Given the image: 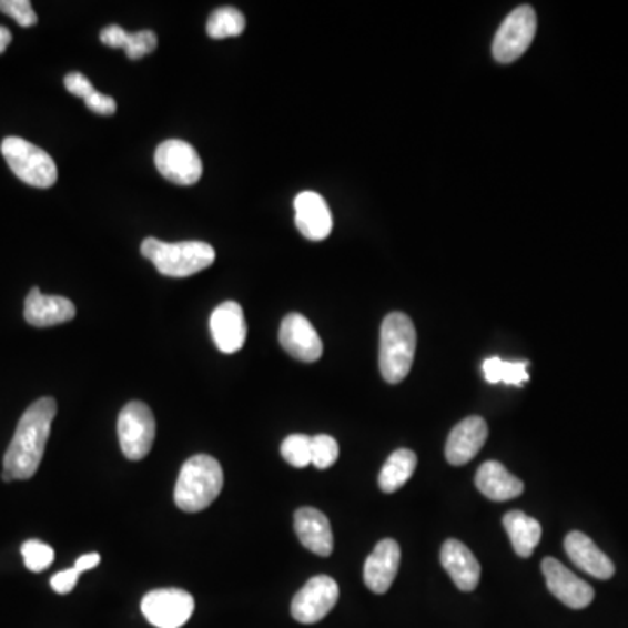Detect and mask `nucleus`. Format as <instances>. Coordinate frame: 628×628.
Segmentation results:
<instances>
[{
    "label": "nucleus",
    "instance_id": "f257e3e1",
    "mask_svg": "<svg viewBox=\"0 0 628 628\" xmlns=\"http://www.w3.org/2000/svg\"><path fill=\"white\" fill-rule=\"evenodd\" d=\"M57 416V402L50 396L33 402L18 423L17 433L4 456L2 480H29L36 475L50 440Z\"/></svg>",
    "mask_w": 628,
    "mask_h": 628
},
{
    "label": "nucleus",
    "instance_id": "f03ea898",
    "mask_svg": "<svg viewBox=\"0 0 628 628\" xmlns=\"http://www.w3.org/2000/svg\"><path fill=\"white\" fill-rule=\"evenodd\" d=\"M224 487V472L215 457L197 454L180 469L175 486V505L188 514L209 508Z\"/></svg>",
    "mask_w": 628,
    "mask_h": 628
},
{
    "label": "nucleus",
    "instance_id": "7ed1b4c3",
    "mask_svg": "<svg viewBox=\"0 0 628 628\" xmlns=\"http://www.w3.org/2000/svg\"><path fill=\"white\" fill-rule=\"evenodd\" d=\"M417 335L413 320L404 313H392L381 327L379 367L384 381L398 384L408 376L416 355Z\"/></svg>",
    "mask_w": 628,
    "mask_h": 628
},
{
    "label": "nucleus",
    "instance_id": "20e7f679",
    "mask_svg": "<svg viewBox=\"0 0 628 628\" xmlns=\"http://www.w3.org/2000/svg\"><path fill=\"white\" fill-rule=\"evenodd\" d=\"M142 255L164 276L188 277L206 270L215 262V250L203 241L164 243L148 237L142 243Z\"/></svg>",
    "mask_w": 628,
    "mask_h": 628
},
{
    "label": "nucleus",
    "instance_id": "39448f33",
    "mask_svg": "<svg viewBox=\"0 0 628 628\" xmlns=\"http://www.w3.org/2000/svg\"><path fill=\"white\" fill-rule=\"evenodd\" d=\"M0 151L8 166L21 182L38 189H50L51 185L57 184V164L44 149L20 136H8L0 145Z\"/></svg>",
    "mask_w": 628,
    "mask_h": 628
},
{
    "label": "nucleus",
    "instance_id": "423d86ee",
    "mask_svg": "<svg viewBox=\"0 0 628 628\" xmlns=\"http://www.w3.org/2000/svg\"><path fill=\"white\" fill-rule=\"evenodd\" d=\"M118 437L121 450L131 462H140L151 453L155 438V419L143 402H130L119 414Z\"/></svg>",
    "mask_w": 628,
    "mask_h": 628
},
{
    "label": "nucleus",
    "instance_id": "0eeeda50",
    "mask_svg": "<svg viewBox=\"0 0 628 628\" xmlns=\"http://www.w3.org/2000/svg\"><path fill=\"white\" fill-rule=\"evenodd\" d=\"M536 20L535 9L520 6L508 14L493 42V54L496 62L511 63L526 53L530 42L535 41Z\"/></svg>",
    "mask_w": 628,
    "mask_h": 628
},
{
    "label": "nucleus",
    "instance_id": "6e6552de",
    "mask_svg": "<svg viewBox=\"0 0 628 628\" xmlns=\"http://www.w3.org/2000/svg\"><path fill=\"white\" fill-rule=\"evenodd\" d=\"M196 608L194 597L180 588L149 591L142 600V612L158 628H180L188 624Z\"/></svg>",
    "mask_w": 628,
    "mask_h": 628
},
{
    "label": "nucleus",
    "instance_id": "1a4fd4ad",
    "mask_svg": "<svg viewBox=\"0 0 628 628\" xmlns=\"http://www.w3.org/2000/svg\"><path fill=\"white\" fill-rule=\"evenodd\" d=\"M155 168L164 179L176 185H194L203 175L200 154L184 140H166L154 155Z\"/></svg>",
    "mask_w": 628,
    "mask_h": 628
},
{
    "label": "nucleus",
    "instance_id": "9d476101",
    "mask_svg": "<svg viewBox=\"0 0 628 628\" xmlns=\"http://www.w3.org/2000/svg\"><path fill=\"white\" fill-rule=\"evenodd\" d=\"M340 600V585L331 576H314L292 600V616L298 624L313 625L323 620Z\"/></svg>",
    "mask_w": 628,
    "mask_h": 628
},
{
    "label": "nucleus",
    "instance_id": "9b49d317",
    "mask_svg": "<svg viewBox=\"0 0 628 628\" xmlns=\"http://www.w3.org/2000/svg\"><path fill=\"white\" fill-rule=\"evenodd\" d=\"M541 571L547 579V587L551 596L566 604L567 608L585 609L590 606L594 600V588L584 579L578 578L575 573L569 571L563 563L554 557H547L541 563Z\"/></svg>",
    "mask_w": 628,
    "mask_h": 628
},
{
    "label": "nucleus",
    "instance_id": "f8f14e48",
    "mask_svg": "<svg viewBox=\"0 0 628 628\" xmlns=\"http://www.w3.org/2000/svg\"><path fill=\"white\" fill-rule=\"evenodd\" d=\"M280 344L290 356L313 364L322 358L323 343L313 323L298 313L286 314L280 328Z\"/></svg>",
    "mask_w": 628,
    "mask_h": 628
},
{
    "label": "nucleus",
    "instance_id": "ddd939ff",
    "mask_svg": "<svg viewBox=\"0 0 628 628\" xmlns=\"http://www.w3.org/2000/svg\"><path fill=\"white\" fill-rule=\"evenodd\" d=\"M210 332L216 347L225 355H233L245 346V314L237 302L227 301L216 307L210 318Z\"/></svg>",
    "mask_w": 628,
    "mask_h": 628
},
{
    "label": "nucleus",
    "instance_id": "4468645a",
    "mask_svg": "<svg viewBox=\"0 0 628 628\" xmlns=\"http://www.w3.org/2000/svg\"><path fill=\"white\" fill-rule=\"evenodd\" d=\"M487 437H489V428H487L484 417H466L450 432L449 438H447V444H445L447 462L454 466H462L472 462L486 444Z\"/></svg>",
    "mask_w": 628,
    "mask_h": 628
},
{
    "label": "nucleus",
    "instance_id": "2eb2a0df",
    "mask_svg": "<svg viewBox=\"0 0 628 628\" xmlns=\"http://www.w3.org/2000/svg\"><path fill=\"white\" fill-rule=\"evenodd\" d=\"M294 206L295 225L302 236L311 241H323L331 236L332 225H334L331 209L318 192H301L295 197Z\"/></svg>",
    "mask_w": 628,
    "mask_h": 628
},
{
    "label": "nucleus",
    "instance_id": "dca6fc26",
    "mask_svg": "<svg viewBox=\"0 0 628 628\" xmlns=\"http://www.w3.org/2000/svg\"><path fill=\"white\" fill-rule=\"evenodd\" d=\"M401 545L395 539L377 543L364 567L365 585L374 594H386L389 590L401 567Z\"/></svg>",
    "mask_w": 628,
    "mask_h": 628
},
{
    "label": "nucleus",
    "instance_id": "f3484780",
    "mask_svg": "<svg viewBox=\"0 0 628 628\" xmlns=\"http://www.w3.org/2000/svg\"><path fill=\"white\" fill-rule=\"evenodd\" d=\"M75 306L69 298L60 295H44L41 290H30L26 301V320L32 327L45 328L72 322Z\"/></svg>",
    "mask_w": 628,
    "mask_h": 628
},
{
    "label": "nucleus",
    "instance_id": "a211bd4d",
    "mask_svg": "<svg viewBox=\"0 0 628 628\" xmlns=\"http://www.w3.org/2000/svg\"><path fill=\"white\" fill-rule=\"evenodd\" d=\"M442 566L459 590L472 591L480 581V564L465 543L447 539L440 551Z\"/></svg>",
    "mask_w": 628,
    "mask_h": 628
},
{
    "label": "nucleus",
    "instance_id": "6ab92c4d",
    "mask_svg": "<svg viewBox=\"0 0 628 628\" xmlns=\"http://www.w3.org/2000/svg\"><path fill=\"white\" fill-rule=\"evenodd\" d=\"M564 548H566L567 557L581 571L588 573L594 578L609 579L615 575L612 560L584 533H579V530L569 533L566 536V541H564Z\"/></svg>",
    "mask_w": 628,
    "mask_h": 628
},
{
    "label": "nucleus",
    "instance_id": "aec40b11",
    "mask_svg": "<svg viewBox=\"0 0 628 628\" xmlns=\"http://www.w3.org/2000/svg\"><path fill=\"white\" fill-rule=\"evenodd\" d=\"M295 533L307 550L328 557L334 550V535L327 515L314 508H298L294 517Z\"/></svg>",
    "mask_w": 628,
    "mask_h": 628
},
{
    "label": "nucleus",
    "instance_id": "412c9836",
    "mask_svg": "<svg viewBox=\"0 0 628 628\" xmlns=\"http://www.w3.org/2000/svg\"><path fill=\"white\" fill-rule=\"evenodd\" d=\"M478 490L493 502H508L524 493V484L498 462H487L475 477Z\"/></svg>",
    "mask_w": 628,
    "mask_h": 628
},
{
    "label": "nucleus",
    "instance_id": "4be33fe9",
    "mask_svg": "<svg viewBox=\"0 0 628 628\" xmlns=\"http://www.w3.org/2000/svg\"><path fill=\"white\" fill-rule=\"evenodd\" d=\"M503 526L510 536L511 547L518 557H530L541 539V526L536 518L520 510L508 511L503 517Z\"/></svg>",
    "mask_w": 628,
    "mask_h": 628
},
{
    "label": "nucleus",
    "instance_id": "5701e85b",
    "mask_svg": "<svg viewBox=\"0 0 628 628\" xmlns=\"http://www.w3.org/2000/svg\"><path fill=\"white\" fill-rule=\"evenodd\" d=\"M417 466V456L413 450L398 449L384 463L379 475V487L384 493H395L413 477Z\"/></svg>",
    "mask_w": 628,
    "mask_h": 628
},
{
    "label": "nucleus",
    "instance_id": "b1692460",
    "mask_svg": "<svg viewBox=\"0 0 628 628\" xmlns=\"http://www.w3.org/2000/svg\"><path fill=\"white\" fill-rule=\"evenodd\" d=\"M529 362H506V359L493 356L487 358L482 365L484 368V377L490 384H510V386H523L529 381Z\"/></svg>",
    "mask_w": 628,
    "mask_h": 628
},
{
    "label": "nucleus",
    "instance_id": "393cba45",
    "mask_svg": "<svg viewBox=\"0 0 628 628\" xmlns=\"http://www.w3.org/2000/svg\"><path fill=\"white\" fill-rule=\"evenodd\" d=\"M245 27V17L236 8L216 9L206 21V32L212 39L237 38Z\"/></svg>",
    "mask_w": 628,
    "mask_h": 628
},
{
    "label": "nucleus",
    "instance_id": "a878e982",
    "mask_svg": "<svg viewBox=\"0 0 628 628\" xmlns=\"http://www.w3.org/2000/svg\"><path fill=\"white\" fill-rule=\"evenodd\" d=\"M282 456L288 465L295 468H306L311 465V437L307 435H290L283 440Z\"/></svg>",
    "mask_w": 628,
    "mask_h": 628
},
{
    "label": "nucleus",
    "instance_id": "bb28decb",
    "mask_svg": "<svg viewBox=\"0 0 628 628\" xmlns=\"http://www.w3.org/2000/svg\"><path fill=\"white\" fill-rule=\"evenodd\" d=\"M21 555L26 560L27 569L32 573L45 571L54 560L53 548L39 541V539H29V541L23 543Z\"/></svg>",
    "mask_w": 628,
    "mask_h": 628
},
{
    "label": "nucleus",
    "instance_id": "cd10ccee",
    "mask_svg": "<svg viewBox=\"0 0 628 628\" xmlns=\"http://www.w3.org/2000/svg\"><path fill=\"white\" fill-rule=\"evenodd\" d=\"M340 457V444L331 435L311 437V465L318 469H327Z\"/></svg>",
    "mask_w": 628,
    "mask_h": 628
},
{
    "label": "nucleus",
    "instance_id": "c85d7f7f",
    "mask_svg": "<svg viewBox=\"0 0 628 628\" xmlns=\"http://www.w3.org/2000/svg\"><path fill=\"white\" fill-rule=\"evenodd\" d=\"M0 11L13 18L20 27H33L38 23V14L30 0H0Z\"/></svg>",
    "mask_w": 628,
    "mask_h": 628
},
{
    "label": "nucleus",
    "instance_id": "c756f323",
    "mask_svg": "<svg viewBox=\"0 0 628 628\" xmlns=\"http://www.w3.org/2000/svg\"><path fill=\"white\" fill-rule=\"evenodd\" d=\"M155 48H158L155 33L151 30H142V32L130 33L124 51L130 60H142L143 57L154 53Z\"/></svg>",
    "mask_w": 628,
    "mask_h": 628
},
{
    "label": "nucleus",
    "instance_id": "7c9ffc66",
    "mask_svg": "<svg viewBox=\"0 0 628 628\" xmlns=\"http://www.w3.org/2000/svg\"><path fill=\"white\" fill-rule=\"evenodd\" d=\"M65 88L69 93L82 100L90 99L91 94L97 91L93 84H91L90 79H88L87 75L79 74V72H72V74L67 75Z\"/></svg>",
    "mask_w": 628,
    "mask_h": 628
},
{
    "label": "nucleus",
    "instance_id": "2f4dec72",
    "mask_svg": "<svg viewBox=\"0 0 628 628\" xmlns=\"http://www.w3.org/2000/svg\"><path fill=\"white\" fill-rule=\"evenodd\" d=\"M79 576L81 573L75 569V567H70V569H65V571L57 573V575L51 578V588H53L57 594H70V591L74 590L75 585H78Z\"/></svg>",
    "mask_w": 628,
    "mask_h": 628
},
{
    "label": "nucleus",
    "instance_id": "473e14b6",
    "mask_svg": "<svg viewBox=\"0 0 628 628\" xmlns=\"http://www.w3.org/2000/svg\"><path fill=\"white\" fill-rule=\"evenodd\" d=\"M87 102L88 109L94 114L100 115H112L118 111V105H115V100L112 97H107V94L100 93V91H94L90 99L84 100Z\"/></svg>",
    "mask_w": 628,
    "mask_h": 628
},
{
    "label": "nucleus",
    "instance_id": "72a5a7b5",
    "mask_svg": "<svg viewBox=\"0 0 628 628\" xmlns=\"http://www.w3.org/2000/svg\"><path fill=\"white\" fill-rule=\"evenodd\" d=\"M128 38H130V33L119 26L105 27L102 33H100V41L109 45V48H114V50H124V48H126Z\"/></svg>",
    "mask_w": 628,
    "mask_h": 628
},
{
    "label": "nucleus",
    "instance_id": "f704fd0d",
    "mask_svg": "<svg viewBox=\"0 0 628 628\" xmlns=\"http://www.w3.org/2000/svg\"><path fill=\"white\" fill-rule=\"evenodd\" d=\"M100 564V555L99 554H87L79 557L75 560L74 567L78 569L79 573L90 571L93 567L99 566Z\"/></svg>",
    "mask_w": 628,
    "mask_h": 628
},
{
    "label": "nucleus",
    "instance_id": "c9c22d12",
    "mask_svg": "<svg viewBox=\"0 0 628 628\" xmlns=\"http://www.w3.org/2000/svg\"><path fill=\"white\" fill-rule=\"evenodd\" d=\"M13 41V33L8 27L0 26V54L8 50V45Z\"/></svg>",
    "mask_w": 628,
    "mask_h": 628
}]
</instances>
